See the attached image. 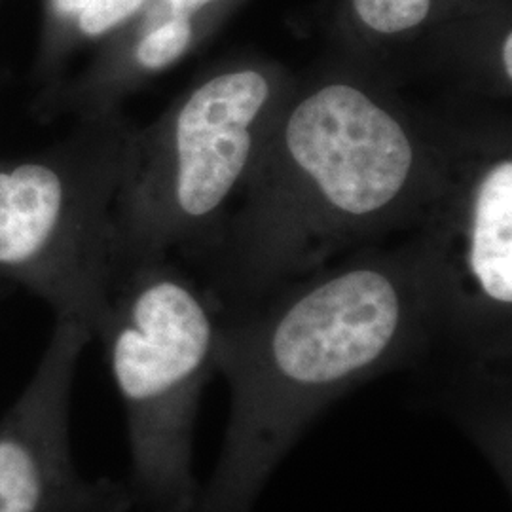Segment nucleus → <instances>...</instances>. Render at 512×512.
Listing matches in <instances>:
<instances>
[{
	"mask_svg": "<svg viewBox=\"0 0 512 512\" xmlns=\"http://www.w3.org/2000/svg\"><path fill=\"white\" fill-rule=\"evenodd\" d=\"M194 40V23L190 16L165 14L150 23L139 37L133 59L141 71H164L183 57Z\"/></svg>",
	"mask_w": 512,
	"mask_h": 512,
	"instance_id": "1a4fd4ad",
	"label": "nucleus"
},
{
	"mask_svg": "<svg viewBox=\"0 0 512 512\" xmlns=\"http://www.w3.org/2000/svg\"><path fill=\"white\" fill-rule=\"evenodd\" d=\"M148 0H92L78 16L76 27L84 37H103L145 8Z\"/></svg>",
	"mask_w": 512,
	"mask_h": 512,
	"instance_id": "9d476101",
	"label": "nucleus"
},
{
	"mask_svg": "<svg viewBox=\"0 0 512 512\" xmlns=\"http://www.w3.org/2000/svg\"><path fill=\"white\" fill-rule=\"evenodd\" d=\"M484 0H348L351 25L365 44L359 59L395 80L397 61L416 46L439 48V33L465 14L480 16ZM399 84V82H397Z\"/></svg>",
	"mask_w": 512,
	"mask_h": 512,
	"instance_id": "0eeeda50",
	"label": "nucleus"
},
{
	"mask_svg": "<svg viewBox=\"0 0 512 512\" xmlns=\"http://www.w3.org/2000/svg\"><path fill=\"white\" fill-rule=\"evenodd\" d=\"M219 325L207 287L160 258L118 274L95 329L126 412L131 497L147 512L196 511L194 429Z\"/></svg>",
	"mask_w": 512,
	"mask_h": 512,
	"instance_id": "20e7f679",
	"label": "nucleus"
},
{
	"mask_svg": "<svg viewBox=\"0 0 512 512\" xmlns=\"http://www.w3.org/2000/svg\"><path fill=\"white\" fill-rule=\"evenodd\" d=\"M217 0H162L165 14H183V16H194L203 8L215 4Z\"/></svg>",
	"mask_w": 512,
	"mask_h": 512,
	"instance_id": "9b49d317",
	"label": "nucleus"
},
{
	"mask_svg": "<svg viewBox=\"0 0 512 512\" xmlns=\"http://www.w3.org/2000/svg\"><path fill=\"white\" fill-rule=\"evenodd\" d=\"M69 209L63 175L48 165L0 171V266L23 270L52 245Z\"/></svg>",
	"mask_w": 512,
	"mask_h": 512,
	"instance_id": "6e6552de",
	"label": "nucleus"
},
{
	"mask_svg": "<svg viewBox=\"0 0 512 512\" xmlns=\"http://www.w3.org/2000/svg\"><path fill=\"white\" fill-rule=\"evenodd\" d=\"M90 332L61 319L33 382L0 423V512L128 511V490L82 478L71 459V385Z\"/></svg>",
	"mask_w": 512,
	"mask_h": 512,
	"instance_id": "423d86ee",
	"label": "nucleus"
},
{
	"mask_svg": "<svg viewBox=\"0 0 512 512\" xmlns=\"http://www.w3.org/2000/svg\"><path fill=\"white\" fill-rule=\"evenodd\" d=\"M437 348V255L418 228L220 313L217 372L230 418L194 512H251L327 406L372 378L427 365Z\"/></svg>",
	"mask_w": 512,
	"mask_h": 512,
	"instance_id": "f03ea898",
	"label": "nucleus"
},
{
	"mask_svg": "<svg viewBox=\"0 0 512 512\" xmlns=\"http://www.w3.org/2000/svg\"><path fill=\"white\" fill-rule=\"evenodd\" d=\"M90 2L92 0H52V10L59 18L76 19Z\"/></svg>",
	"mask_w": 512,
	"mask_h": 512,
	"instance_id": "f8f14e48",
	"label": "nucleus"
},
{
	"mask_svg": "<svg viewBox=\"0 0 512 512\" xmlns=\"http://www.w3.org/2000/svg\"><path fill=\"white\" fill-rule=\"evenodd\" d=\"M448 110H425L355 59L296 78L203 262L220 313L395 232H416L446 179Z\"/></svg>",
	"mask_w": 512,
	"mask_h": 512,
	"instance_id": "f257e3e1",
	"label": "nucleus"
},
{
	"mask_svg": "<svg viewBox=\"0 0 512 512\" xmlns=\"http://www.w3.org/2000/svg\"><path fill=\"white\" fill-rule=\"evenodd\" d=\"M293 80L264 59L222 63L200 76L143 141H131L114 255L133 266L183 247L198 260L247 183Z\"/></svg>",
	"mask_w": 512,
	"mask_h": 512,
	"instance_id": "7ed1b4c3",
	"label": "nucleus"
},
{
	"mask_svg": "<svg viewBox=\"0 0 512 512\" xmlns=\"http://www.w3.org/2000/svg\"><path fill=\"white\" fill-rule=\"evenodd\" d=\"M421 230L437 255L440 370L511 372V118L488 105L448 109V164Z\"/></svg>",
	"mask_w": 512,
	"mask_h": 512,
	"instance_id": "39448f33",
	"label": "nucleus"
}]
</instances>
